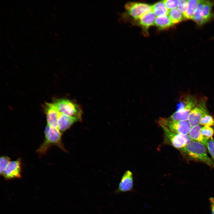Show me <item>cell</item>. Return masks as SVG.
Instances as JSON below:
<instances>
[{
    "label": "cell",
    "mask_w": 214,
    "mask_h": 214,
    "mask_svg": "<svg viewBox=\"0 0 214 214\" xmlns=\"http://www.w3.org/2000/svg\"><path fill=\"white\" fill-rule=\"evenodd\" d=\"M180 150L190 159L202 162L214 168V161L208 156L206 147L202 143L192 141Z\"/></svg>",
    "instance_id": "cell-1"
},
{
    "label": "cell",
    "mask_w": 214,
    "mask_h": 214,
    "mask_svg": "<svg viewBox=\"0 0 214 214\" xmlns=\"http://www.w3.org/2000/svg\"><path fill=\"white\" fill-rule=\"evenodd\" d=\"M45 139L37 152L40 155L45 154L49 148L52 146H56L62 151L66 152L62 140V133L58 129L53 128L47 125L45 128Z\"/></svg>",
    "instance_id": "cell-2"
},
{
    "label": "cell",
    "mask_w": 214,
    "mask_h": 214,
    "mask_svg": "<svg viewBox=\"0 0 214 214\" xmlns=\"http://www.w3.org/2000/svg\"><path fill=\"white\" fill-rule=\"evenodd\" d=\"M214 5V1L200 0L192 19L199 26L206 23L213 17L212 10Z\"/></svg>",
    "instance_id": "cell-3"
},
{
    "label": "cell",
    "mask_w": 214,
    "mask_h": 214,
    "mask_svg": "<svg viewBox=\"0 0 214 214\" xmlns=\"http://www.w3.org/2000/svg\"><path fill=\"white\" fill-rule=\"evenodd\" d=\"M59 113L81 118L82 111L76 103L67 99H59L53 102Z\"/></svg>",
    "instance_id": "cell-4"
},
{
    "label": "cell",
    "mask_w": 214,
    "mask_h": 214,
    "mask_svg": "<svg viewBox=\"0 0 214 214\" xmlns=\"http://www.w3.org/2000/svg\"><path fill=\"white\" fill-rule=\"evenodd\" d=\"M158 123L161 127L176 133L188 135L191 127L188 121H173L168 118H160Z\"/></svg>",
    "instance_id": "cell-5"
},
{
    "label": "cell",
    "mask_w": 214,
    "mask_h": 214,
    "mask_svg": "<svg viewBox=\"0 0 214 214\" xmlns=\"http://www.w3.org/2000/svg\"><path fill=\"white\" fill-rule=\"evenodd\" d=\"M164 136V142L180 150L192 141L188 135L174 133L166 128L162 127Z\"/></svg>",
    "instance_id": "cell-6"
},
{
    "label": "cell",
    "mask_w": 214,
    "mask_h": 214,
    "mask_svg": "<svg viewBox=\"0 0 214 214\" xmlns=\"http://www.w3.org/2000/svg\"><path fill=\"white\" fill-rule=\"evenodd\" d=\"M206 100L204 98L198 100L195 106L191 110L188 121L191 127L199 125L202 118L208 114Z\"/></svg>",
    "instance_id": "cell-7"
},
{
    "label": "cell",
    "mask_w": 214,
    "mask_h": 214,
    "mask_svg": "<svg viewBox=\"0 0 214 214\" xmlns=\"http://www.w3.org/2000/svg\"><path fill=\"white\" fill-rule=\"evenodd\" d=\"M125 7L128 14L136 20L139 19L143 15L152 10V6L141 2H128Z\"/></svg>",
    "instance_id": "cell-8"
},
{
    "label": "cell",
    "mask_w": 214,
    "mask_h": 214,
    "mask_svg": "<svg viewBox=\"0 0 214 214\" xmlns=\"http://www.w3.org/2000/svg\"><path fill=\"white\" fill-rule=\"evenodd\" d=\"M21 162L19 158L10 161L6 168L2 176L6 179L20 178L21 177Z\"/></svg>",
    "instance_id": "cell-9"
},
{
    "label": "cell",
    "mask_w": 214,
    "mask_h": 214,
    "mask_svg": "<svg viewBox=\"0 0 214 214\" xmlns=\"http://www.w3.org/2000/svg\"><path fill=\"white\" fill-rule=\"evenodd\" d=\"M44 111L46 115L47 125L53 128L58 129V122L60 113L54 103H46Z\"/></svg>",
    "instance_id": "cell-10"
},
{
    "label": "cell",
    "mask_w": 214,
    "mask_h": 214,
    "mask_svg": "<svg viewBox=\"0 0 214 214\" xmlns=\"http://www.w3.org/2000/svg\"><path fill=\"white\" fill-rule=\"evenodd\" d=\"M133 190V179L131 171L127 170L122 175L117 189L116 193L132 191Z\"/></svg>",
    "instance_id": "cell-11"
},
{
    "label": "cell",
    "mask_w": 214,
    "mask_h": 214,
    "mask_svg": "<svg viewBox=\"0 0 214 214\" xmlns=\"http://www.w3.org/2000/svg\"><path fill=\"white\" fill-rule=\"evenodd\" d=\"M198 100L194 96L190 95L183 96L180 101L177 104L176 111L191 112L195 106Z\"/></svg>",
    "instance_id": "cell-12"
},
{
    "label": "cell",
    "mask_w": 214,
    "mask_h": 214,
    "mask_svg": "<svg viewBox=\"0 0 214 214\" xmlns=\"http://www.w3.org/2000/svg\"><path fill=\"white\" fill-rule=\"evenodd\" d=\"M81 118L60 113L58 122V129L62 133L75 123L80 121Z\"/></svg>",
    "instance_id": "cell-13"
},
{
    "label": "cell",
    "mask_w": 214,
    "mask_h": 214,
    "mask_svg": "<svg viewBox=\"0 0 214 214\" xmlns=\"http://www.w3.org/2000/svg\"><path fill=\"white\" fill-rule=\"evenodd\" d=\"M156 15L152 11L149 12L141 17L139 19V23L143 29H147L155 23Z\"/></svg>",
    "instance_id": "cell-14"
},
{
    "label": "cell",
    "mask_w": 214,
    "mask_h": 214,
    "mask_svg": "<svg viewBox=\"0 0 214 214\" xmlns=\"http://www.w3.org/2000/svg\"><path fill=\"white\" fill-rule=\"evenodd\" d=\"M202 128L200 125L192 127L188 135L192 141L200 142L207 147L208 142L204 139L201 134V130Z\"/></svg>",
    "instance_id": "cell-15"
},
{
    "label": "cell",
    "mask_w": 214,
    "mask_h": 214,
    "mask_svg": "<svg viewBox=\"0 0 214 214\" xmlns=\"http://www.w3.org/2000/svg\"><path fill=\"white\" fill-rule=\"evenodd\" d=\"M155 24L161 30L168 29L174 25L168 15L156 17Z\"/></svg>",
    "instance_id": "cell-16"
},
{
    "label": "cell",
    "mask_w": 214,
    "mask_h": 214,
    "mask_svg": "<svg viewBox=\"0 0 214 214\" xmlns=\"http://www.w3.org/2000/svg\"><path fill=\"white\" fill-rule=\"evenodd\" d=\"M200 0H187V9L184 15L186 19H192Z\"/></svg>",
    "instance_id": "cell-17"
},
{
    "label": "cell",
    "mask_w": 214,
    "mask_h": 214,
    "mask_svg": "<svg viewBox=\"0 0 214 214\" xmlns=\"http://www.w3.org/2000/svg\"><path fill=\"white\" fill-rule=\"evenodd\" d=\"M168 15L174 24L180 23L186 19L183 14L177 8L169 10Z\"/></svg>",
    "instance_id": "cell-18"
},
{
    "label": "cell",
    "mask_w": 214,
    "mask_h": 214,
    "mask_svg": "<svg viewBox=\"0 0 214 214\" xmlns=\"http://www.w3.org/2000/svg\"><path fill=\"white\" fill-rule=\"evenodd\" d=\"M152 11L158 17L167 15L169 11L163 1L158 2L152 6Z\"/></svg>",
    "instance_id": "cell-19"
},
{
    "label": "cell",
    "mask_w": 214,
    "mask_h": 214,
    "mask_svg": "<svg viewBox=\"0 0 214 214\" xmlns=\"http://www.w3.org/2000/svg\"><path fill=\"white\" fill-rule=\"evenodd\" d=\"M201 133L204 139L208 142L214 135V130L210 127L204 126L201 129Z\"/></svg>",
    "instance_id": "cell-20"
},
{
    "label": "cell",
    "mask_w": 214,
    "mask_h": 214,
    "mask_svg": "<svg viewBox=\"0 0 214 214\" xmlns=\"http://www.w3.org/2000/svg\"><path fill=\"white\" fill-rule=\"evenodd\" d=\"M200 124L204 126L207 127L214 125V119L211 116L208 114H207L201 119Z\"/></svg>",
    "instance_id": "cell-21"
},
{
    "label": "cell",
    "mask_w": 214,
    "mask_h": 214,
    "mask_svg": "<svg viewBox=\"0 0 214 214\" xmlns=\"http://www.w3.org/2000/svg\"><path fill=\"white\" fill-rule=\"evenodd\" d=\"M10 158L6 156H1L0 158V173L2 175L4 172L10 161Z\"/></svg>",
    "instance_id": "cell-22"
},
{
    "label": "cell",
    "mask_w": 214,
    "mask_h": 214,
    "mask_svg": "<svg viewBox=\"0 0 214 214\" xmlns=\"http://www.w3.org/2000/svg\"><path fill=\"white\" fill-rule=\"evenodd\" d=\"M165 5L168 10L177 8L178 4V0H166L163 1Z\"/></svg>",
    "instance_id": "cell-23"
},
{
    "label": "cell",
    "mask_w": 214,
    "mask_h": 214,
    "mask_svg": "<svg viewBox=\"0 0 214 214\" xmlns=\"http://www.w3.org/2000/svg\"><path fill=\"white\" fill-rule=\"evenodd\" d=\"M207 148L213 160L214 161V139L213 137L208 140Z\"/></svg>",
    "instance_id": "cell-24"
},
{
    "label": "cell",
    "mask_w": 214,
    "mask_h": 214,
    "mask_svg": "<svg viewBox=\"0 0 214 214\" xmlns=\"http://www.w3.org/2000/svg\"><path fill=\"white\" fill-rule=\"evenodd\" d=\"M187 6V0H178V8L184 14L185 13Z\"/></svg>",
    "instance_id": "cell-25"
},
{
    "label": "cell",
    "mask_w": 214,
    "mask_h": 214,
    "mask_svg": "<svg viewBox=\"0 0 214 214\" xmlns=\"http://www.w3.org/2000/svg\"><path fill=\"white\" fill-rule=\"evenodd\" d=\"M209 201L211 214H214V197L210 198Z\"/></svg>",
    "instance_id": "cell-26"
},
{
    "label": "cell",
    "mask_w": 214,
    "mask_h": 214,
    "mask_svg": "<svg viewBox=\"0 0 214 214\" xmlns=\"http://www.w3.org/2000/svg\"><path fill=\"white\" fill-rule=\"evenodd\" d=\"M213 17H214V14H213Z\"/></svg>",
    "instance_id": "cell-27"
},
{
    "label": "cell",
    "mask_w": 214,
    "mask_h": 214,
    "mask_svg": "<svg viewBox=\"0 0 214 214\" xmlns=\"http://www.w3.org/2000/svg\"></svg>",
    "instance_id": "cell-28"
}]
</instances>
